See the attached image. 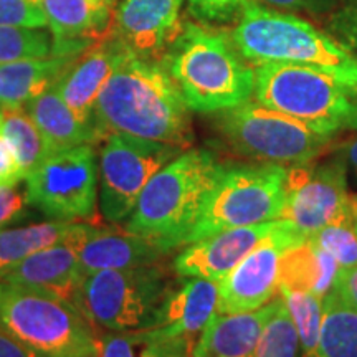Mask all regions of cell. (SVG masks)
Returning a JSON list of instances; mask_svg holds the SVG:
<instances>
[{
  "instance_id": "6da1fadb",
  "label": "cell",
  "mask_w": 357,
  "mask_h": 357,
  "mask_svg": "<svg viewBox=\"0 0 357 357\" xmlns=\"http://www.w3.org/2000/svg\"><path fill=\"white\" fill-rule=\"evenodd\" d=\"M93 124L101 137L129 134L182 149L192 142L189 108L167 66L132 52L102 86Z\"/></svg>"
},
{
  "instance_id": "7a4b0ae2",
  "label": "cell",
  "mask_w": 357,
  "mask_h": 357,
  "mask_svg": "<svg viewBox=\"0 0 357 357\" xmlns=\"http://www.w3.org/2000/svg\"><path fill=\"white\" fill-rule=\"evenodd\" d=\"M223 166L204 149L181 153L142 190L124 229L169 253L185 245Z\"/></svg>"
},
{
  "instance_id": "3957f363",
  "label": "cell",
  "mask_w": 357,
  "mask_h": 357,
  "mask_svg": "<svg viewBox=\"0 0 357 357\" xmlns=\"http://www.w3.org/2000/svg\"><path fill=\"white\" fill-rule=\"evenodd\" d=\"M234 45L255 65L289 63L331 75L357 93V55L300 17L250 2L240 13Z\"/></svg>"
},
{
  "instance_id": "277c9868",
  "label": "cell",
  "mask_w": 357,
  "mask_h": 357,
  "mask_svg": "<svg viewBox=\"0 0 357 357\" xmlns=\"http://www.w3.org/2000/svg\"><path fill=\"white\" fill-rule=\"evenodd\" d=\"M164 65L187 108L217 113L248 101L255 70L236 55L225 35L187 24L167 48Z\"/></svg>"
},
{
  "instance_id": "5b68a950",
  "label": "cell",
  "mask_w": 357,
  "mask_h": 357,
  "mask_svg": "<svg viewBox=\"0 0 357 357\" xmlns=\"http://www.w3.org/2000/svg\"><path fill=\"white\" fill-rule=\"evenodd\" d=\"M0 328L37 357H100L91 321L43 289L0 281Z\"/></svg>"
},
{
  "instance_id": "8992f818",
  "label": "cell",
  "mask_w": 357,
  "mask_h": 357,
  "mask_svg": "<svg viewBox=\"0 0 357 357\" xmlns=\"http://www.w3.org/2000/svg\"><path fill=\"white\" fill-rule=\"evenodd\" d=\"M253 96L260 105L337 134L357 129V93L331 75L310 66L261 63L255 68Z\"/></svg>"
},
{
  "instance_id": "52a82bcc",
  "label": "cell",
  "mask_w": 357,
  "mask_h": 357,
  "mask_svg": "<svg viewBox=\"0 0 357 357\" xmlns=\"http://www.w3.org/2000/svg\"><path fill=\"white\" fill-rule=\"evenodd\" d=\"M171 289L166 271L155 263L101 270L84 276L73 305L88 321L111 333L137 331L153 328Z\"/></svg>"
},
{
  "instance_id": "ba28073f",
  "label": "cell",
  "mask_w": 357,
  "mask_h": 357,
  "mask_svg": "<svg viewBox=\"0 0 357 357\" xmlns=\"http://www.w3.org/2000/svg\"><path fill=\"white\" fill-rule=\"evenodd\" d=\"M287 178L288 167L278 164L223 167L185 245L223 230L280 220L287 202Z\"/></svg>"
},
{
  "instance_id": "9c48e42d",
  "label": "cell",
  "mask_w": 357,
  "mask_h": 357,
  "mask_svg": "<svg viewBox=\"0 0 357 357\" xmlns=\"http://www.w3.org/2000/svg\"><path fill=\"white\" fill-rule=\"evenodd\" d=\"M220 113L218 123L229 144L238 154L266 164L301 166L336 136L250 100Z\"/></svg>"
},
{
  "instance_id": "30bf717a",
  "label": "cell",
  "mask_w": 357,
  "mask_h": 357,
  "mask_svg": "<svg viewBox=\"0 0 357 357\" xmlns=\"http://www.w3.org/2000/svg\"><path fill=\"white\" fill-rule=\"evenodd\" d=\"M24 181L30 207L52 220L91 222L100 211V162L93 144L47 155Z\"/></svg>"
},
{
  "instance_id": "8fae6325",
  "label": "cell",
  "mask_w": 357,
  "mask_h": 357,
  "mask_svg": "<svg viewBox=\"0 0 357 357\" xmlns=\"http://www.w3.org/2000/svg\"><path fill=\"white\" fill-rule=\"evenodd\" d=\"M181 153L182 147L166 142L108 134L100 155L101 217L111 225L126 222L151 178Z\"/></svg>"
},
{
  "instance_id": "7c38bea8",
  "label": "cell",
  "mask_w": 357,
  "mask_h": 357,
  "mask_svg": "<svg viewBox=\"0 0 357 357\" xmlns=\"http://www.w3.org/2000/svg\"><path fill=\"white\" fill-rule=\"evenodd\" d=\"M306 240V234L283 218L278 230L218 281L215 312L235 314L260 310L268 305L280 288V268L284 253Z\"/></svg>"
},
{
  "instance_id": "4fadbf2b",
  "label": "cell",
  "mask_w": 357,
  "mask_h": 357,
  "mask_svg": "<svg viewBox=\"0 0 357 357\" xmlns=\"http://www.w3.org/2000/svg\"><path fill=\"white\" fill-rule=\"evenodd\" d=\"M354 202L347 192L344 164L316 169L301 164L288 169L287 202L281 218L310 236L349 217Z\"/></svg>"
},
{
  "instance_id": "5bb4252c",
  "label": "cell",
  "mask_w": 357,
  "mask_h": 357,
  "mask_svg": "<svg viewBox=\"0 0 357 357\" xmlns=\"http://www.w3.org/2000/svg\"><path fill=\"white\" fill-rule=\"evenodd\" d=\"M281 222L283 218L223 230L189 243L174 261V270L181 278H202L218 283L258 245L278 230Z\"/></svg>"
},
{
  "instance_id": "9a60e30c",
  "label": "cell",
  "mask_w": 357,
  "mask_h": 357,
  "mask_svg": "<svg viewBox=\"0 0 357 357\" xmlns=\"http://www.w3.org/2000/svg\"><path fill=\"white\" fill-rule=\"evenodd\" d=\"M184 0H121L111 24V35L128 50L158 58L182 32Z\"/></svg>"
},
{
  "instance_id": "2e32d148",
  "label": "cell",
  "mask_w": 357,
  "mask_h": 357,
  "mask_svg": "<svg viewBox=\"0 0 357 357\" xmlns=\"http://www.w3.org/2000/svg\"><path fill=\"white\" fill-rule=\"evenodd\" d=\"M53 37L52 56L78 58L95 40L111 37V0H42Z\"/></svg>"
},
{
  "instance_id": "e0dca14e",
  "label": "cell",
  "mask_w": 357,
  "mask_h": 357,
  "mask_svg": "<svg viewBox=\"0 0 357 357\" xmlns=\"http://www.w3.org/2000/svg\"><path fill=\"white\" fill-rule=\"evenodd\" d=\"M91 227L89 223L83 234L32 253L3 275L0 281L43 289L73 303L75 294L84 278L79 266V240L91 230Z\"/></svg>"
},
{
  "instance_id": "ac0fdd59",
  "label": "cell",
  "mask_w": 357,
  "mask_h": 357,
  "mask_svg": "<svg viewBox=\"0 0 357 357\" xmlns=\"http://www.w3.org/2000/svg\"><path fill=\"white\" fill-rule=\"evenodd\" d=\"M128 52L131 50L111 35L83 53L55 84L58 95L83 123L93 124L98 96Z\"/></svg>"
},
{
  "instance_id": "d6986e66",
  "label": "cell",
  "mask_w": 357,
  "mask_h": 357,
  "mask_svg": "<svg viewBox=\"0 0 357 357\" xmlns=\"http://www.w3.org/2000/svg\"><path fill=\"white\" fill-rule=\"evenodd\" d=\"M166 250L151 240L124 230L91 227L79 240L78 255L83 275L101 270H123L154 265L166 255Z\"/></svg>"
},
{
  "instance_id": "ffe728a7",
  "label": "cell",
  "mask_w": 357,
  "mask_h": 357,
  "mask_svg": "<svg viewBox=\"0 0 357 357\" xmlns=\"http://www.w3.org/2000/svg\"><path fill=\"white\" fill-rule=\"evenodd\" d=\"M275 310V300L260 310L215 314L200 333L192 357H252L258 337Z\"/></svg>"
},
{
  "instance_id": "44dd1931",
  "label": "cell",
  "mask_w": 357,
  "mask_h": 357,
  "mask_svg": "<svg viewBox=\"0 0 357 357\" xmlns=\"http://www.w3.org/2000/svg\"><path fill=\"white\" fill-rule=\"evenodd\" d=\"M218 283L211 280L192 278L171 289L159 307L153 328L171 336L190 337L197 342L208 321L215 314Z\"/></svg>"
},
{
  "instance_id": "7402d4cb",
  "label": "cell",
  "mask_w": 357,
  "mask_h": 357,
  "mask_svg": "<svg viewBox=\"0 0 357 357\" xmlns=\"http://www.w3.org/2000/svg\"><path fill=\"white\" fill-rule=\"evenodd\" d=\"M78 58H29L0 65V108L3 111L22 109L55 86Z\"/></svg>"
},
{
  "instance_id": "603a6c76",
  "label": "cell",
  "mask_w": 357,
  "mask_h": 357,
  "mask_svg": "<svg viewBox=\"0 0 357 357\" xmlns=\"http://www.w3.org/2000/svg\"><path fill=\"white\" fill-rule=\"evenodd\" d=\"M25 111L42 132L52 154L82 144H95L102 139L93 124L77 118L63 98L58 95L55 86L30 101Z\"/></svg>"
},
{
  "instance_id": "cb8c5ba5",
  "label": "cell",
  "mask_w": 357,
  "mask_h": 357,
  "mask_svg": "<svg viewBox=\"0 0 357 357\" xmlns=\"http://www.w3.org/2000/svg\"><path fill=\"white\" fill-rule=\"evenodd\" d=\"M339 266L334 258L312 240L284 253L280 268V288L310 293L324 300L333 291Z\"/></svg>"
},
{
  "instance_id": "d4e9b609",
  "label": "cell",
  "mask_w": 357,
  "mask_h": 357,
  "mask_svg": "<svg viewBox=\"0 0 357 357\" xmlns=\"http://www.w3.org/2000/svg\"><path fill=\"white\" fill-rule=\"evenodd\" d=\"M89 222L48 220L22 229H0V278L45 247L83 234Z\"/></svg>"
},
{
  "instance_id": "484cf974",
  "label": "cell",
  "mask_w": 357,
  "mask_h": 357,
  "mask_svg": "<svg viewBox=\"0 0 357 357\" xmlns=\"http://www.w3.org/2000/svg\"><path fill=\"white\" fill-rule=\"evenodd\" d=\"M195 341L158 328L111 333L100 339V357H192Z\"/></svg>"
},
{
  "instance_id": "4316f807",
  "label": "cell",
  "mask_w": 357,
  "mask_h": 357,
  "mask_svg": "<svg viewBox=\"0 0 357 357\" xmlns=\"http://www.w3.org/2000/svg\"><path fill=\"white\" fill-rule=\"evenodd\" d=\"M321 357H357V311L333 291L323 300Z\"/></svg>"
},
{
  "instance_id": "83f0119b",
  "label": "cell",
  "mask_w": 357,
  "mask_h": 357,
  "mask_svg": "<svg viewBox=\"0 0 357 357\" xmlns=\"http://www.w3.org/2000/svg\"><path fill=\"white\" fill-rule=\"evenodd\" d=\"M0 136H3V139L12 147L17 162L25 176L37 167L47 155L52 154L42 132L24 109L6 111Z\"/></svg>"
},
{
  "instance_id": "f1b7e54d",
  "label": "cell",
  "mask_w": 357,
  "mask_h": 357,
  "mask_svg": "<svg viewBox=\"0 0 357 357\" xmlns=\"http://www.w3.org/2000/svg\"><path fill=\"white\" fill-rule=\"evenodd\" d=\"M287 307L296 326L303 357H321L319 339L323 324V300L310 293L280 288Z\"/></svg>"
},
{
  "instance_id": "f546056e",
  "label": "cell",
  "mask_w": 357,
  "mask_h": 357,
  "mask_svg": "<svg viewBox=\"0 0 357 357\" xmlns=\"http://www.w3.org/2000/svg\"><path fill=\"white\" fill-rule=\"evenodd\" d=\"M300 337L283 296L275 298V310L268 318L252 357H298Z\"/></svg>"
},
{
  "instance_id": "4dcf8cb0",
  "label": "cell",
  "mask_w": 357,
  "mask_h": 357,
  "mask_svg": "<svg viewBox=\"0 0 357 357\" xmlns=\"http://www.w3.org/2000/svg\"><path fill=\"white\" fill-rule=\"evenodd\" d=\"M53 37L42 29L0 25V65L52 56Z\"/></svg>"
},
{
  "instance_id": "1f68e13d",
  "label": "cell",
  "mask_w": 357,
  "mask_h": 357,
  "mask_svg": "<svg viewBox=\"0 0 357 357\" xmlns=\"http://www.w3.org/2000/svg\"><path fill=\"white\" fill-rule=\"evenodd\" d=\"M310 240L336 260L339 270L357 266V199L349 217L310 235Z\"/></svg>"
},
{
  "instance_id": "d6a6232c",
  "label": "cell",
  "mask_w": 357,
  "mask_h": 357,
  "mask_svg": "<svg viewBox=\"0 0 357 357\" xmlns=\"http://www.w3.org/2000/svg\"><path fill=\"white\" fill-rule=\"evenodd\" d=\"M0 25L24 29L48 26L42 0H0Z\"/></svg>"
},
{
  "instance_id": "836d02e7",
  "label": "cell",
  "mask_w": 357,
  "mask_h": 357,
  "mask_svg": "<svg viewBox=\"0 0 357 357\" xmlns=\"http://www.w3.org/2000/svg\"><path fill=\"white\" fill-rule=\"evenodd\" d=\"M329 29L337 42L357 55V0H342L329 20Z\"/></svg>"
},
{
  "instance_id": "e575fe53",
  "label": "cell",
  "mask_w": 357,
  "mask_h": 357,
  "mask_svg": "<svg viewBox=\"0 0 357 357\" xmlns=\"http://www.w3.org/2000/svg\"><path fill=\"white\" fill-rule=\"evenodd\" d=\"M250 0H187L190 12L205 22H227L231 20Z\"/></svg>"
},
{
  "instance_id": "d590c367",
  "label": "cell",
  "mask_w": 357,
  "mask_h": 357,
  "mask_svg": "<svg viewBox=\"0 0 357 357\" xmlns=\"http://www.w3.org/2000/svg\"><path fill=\"white\" fill-rule=\"evenodd\" d=\"M19 184L0 185V229L26 217V190L20 189Z\"/></svg>"
},
{
  "instance_id": "8d00e7d4",
  "label": "cell",
  "mask_w": 357,
  "mask_h": 357,
  "mask_svg": "<svg viewBox=\"0 0 357 357\" xmlns=\"http://www.w3.org/2000/svg\"><path fill=\"white\" fill-rule=\"evenodd\" d=\"M333 293L352 310L357 311V266L339 270Z\"/></svg>"
},
{
  "instance_id": "74e56055",
  "label": "cell",
  "mask_w": 357,
  "mask_h": 357,
  "mask_svg": "<svg viewBox=\"0 0 357 357\" xmlns=\"http://www.w3.org/2000/svg\"><path fill=\"white\" fill-rule=\"evenodd\" d=\"M24 178L25 174L22 172L12 147L0 136V185L19 184Z\"/></svg>"
},
{
  "instance_id": "f35d334b",
  "label": "cell",
  "mask_w": 357,
  "mask_h": 357,
  "mask_svg": "<svg viewBox=\"0 0 357 357\" xmlns=\"http://www.w3.org/2000/svg\"><path fill=\"white\" fill-rule=\"evenodd\" d=\"M0 357H37L0 328Z\"/></svg>"
},
{
  "instance_id": "ab89813d",
  "label": "cell",
  "mask_w": 357,
  "mask_h": 357,
  "mask_svg": "<svg viewBox=\"0 0 357 357\" xmlns=\"http://www.w3.org/2000/svg\"><path fill=\"white\" fill-rule=\"evenodd\" d=\"M258 2L281 10H305V8H319L326 0H258Z\"/></svg>"
},
{
  "instance_id": "60d3db41",
  "label": "cell",
  "mask_w": 357,
  "mask_h": 357,
  "mask_svg": "<svg viewBox=\"0 0 357 357\" xmlns=\"http://www.w3.org/2000/svg\"><path fill=\"white\" fill-rule=\"evenodd\" d=\"M346 162L349 164V166L354 169L356 174H357V137L356 139H352L349 144L346 146Z\"/></svg>"
},
{
  "instance_id": "b9f144b4",
  "label": "cell",
  "mask_w": 357,
  "mask_h": 357,
  "mask_svg": "<svg viewBox=\"0 0 357 357\" xmlns=\"http://www.w3.org/2000/svg\"><path fill=\"white\" fill-rule=\"evenodd\" d=\"M3 118H6V111H3V109H0V128H2Z\"/></svg>"
},
{
  "instance_id": "7bdbcfd3",
  "label": "cell",
  "mask_w": 357,
  "mask_h": 357,
  "mask_svg": "<svg viewBox=\"0 0 357 357\" xmlns=\"http://www.w3.org/2000/svg\"><path fill=\"white\" fill-rule=\"evenodd\" d=\"M111 2H116V0H111Z\"/></svg>"
}]
</instances>
